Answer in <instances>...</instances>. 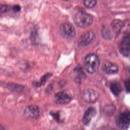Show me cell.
I'll list each match as a JSON object with an SVG mask.
<instances>
[{
    "label": "cell",
    "mask_w": 130,
    "mask_h": 130,
    "mask_svg": "<svg viewBox=\"0 0 130 130\" xmlns=\"http://www.w3.org/2000/svg\"><path fill=\"white\" fill-rule=\"evenodd\" d=\"M72 99V95L69 90H65L56 93L53 98L54 102L57 104L64 105L69 103Z\"/></svg>",
    "instance_id": "cell-4"
},
{
    "label": "cell",
    "mask_w": 130,
    "mask_h": 130,
    "mask_svg": "<svg viewBox=\"0 0 130 130\" xmlns=\"http://www.w3.org/2000/svg\"><path fill=\"white\" fill-rule=\"evenodd\" d=\"M75 75H76V77H77L76 78V79H77V80L78 79H82V78H83L84 77V75L83 74V72L82 71V70H77L76 72L75 73Z\"/></svg>",
    "instance_id": "cell-18"
},
{
    "label": "cell",
    "mask_w": 130,
    "mask_h": 130,
    "mask_svg": "<svg viewBox=\"0 0 130 130\" xmlns=\"http://www.w3.org/2000/svg\"><path fill=\"white\" fill-rule=\"evenodd\" d=\"M13 9L15 12H18L20 10V7L19 6H15L13 7Z\"/></svg>",
    "instance_id": "cell-20"
},
{
    "label": "cell",
    "mask_w": 130,
    "mask_h": 130,
    "mask_svg": "<svg viewBox=\"0 0 130 130\" xmlns=\"http://www.w3.org/2000/svg\"><path fill=\"white\" fill-rule=\"evenodd\" d=\"M24 114L25 116L28 118H37L39 115V108L36 105L28 106L25 109Z\"/></svg>",
    "instance_id": "cell-9"
},
{
    "label": "cell",
    "mask_w": 130,
    "mask_h": 130,
    "mask_svg": "<svg viewBox=\"0 0 130 130\" xmlns=\"http://www.w3.org/2000/svg\"><path fill=\"white\" fill-rule=\"evenodd\" d=\"M96 111L94 108L90 107L88 108L85 112L82 119V122L84 125H87L90 122L91 120L96 115Z\"/></svg>",
    "instance_id": "cell-10"
},
{
    "label": "cell",
    "mask_w": 130,
    "mask_h": 130,
    "mask_svg": "<svg viewBox=\"0 0 130 130\" xmlns=\"http://www.w3.org/2000/svg\"><path fill=\"white\" fill-rule=\"evenodd\" d=\"M95 38L94 33L92 31H88L84 33L80 38L78 44L81 47H84L91 43Z\"/></svg>",
    "instance_id": "cell-8"
},
{
    "label": "cell",
    "mask_w": 130,
    "mask_h": 130,
    "mask_svg": "<svg viewBox=\"0 0 130 130\" xmlns=\"http://www.w3.org/2000/svg\"><path fill=\"white\" fill-rule=\"evenodd\" d=\"M122 29L126 34L128 33L130 31V21H126L124 23H123Z\"/></svg>",
    "instance_id": "cell-16"
},
{
    "label": "cell",
    "mask_w": 130,
    "mask_h": 130,
    "mask_svg": "<svg viewBox=\"0 0 130 130\" xmlns=\"http://www.w3.org/2000/svg\"><path fill=\"white\" fill-rule=\"evenodd\" d=\"M116 125L121 129H127L130 125V112L126 111L121 113L116 120Z\"/></svg>",
    "instance_id": "cell-5"
},
{
    "label": "cell",
    "mask_w": 130,
    "mask_h": 130,
    "mask_svg": "<svg viewBox=\"0 0 130 130\" xmlns=\"http://www.w3.org/2000/svg\"><path fill=\"white\" fill-rule=\"evenodd\" d=\"M100 60L99 57L95 54H88L84 58V65L85 70L90 74L96 72L100 66Z\"/></svg>",
    "instance_id": "cell-1"
},
{
    "label": "cell",
    "mask_w": 130,
    "mask_h": 130,
    "mask_svg": "<svg viewBox=\"0 0 130 130\" xmlns=\"http://www.w3.org/2000/svg\"><path fill=\"white\" fill-rule=\"evenodd\" d=\"M63 1H69V0H63Z\"/></svg>",
    "instance_id": "cell-21"
},
{
    "label": "cell",
    "mask_w": 130,
    "mask_h": 130,
    "mask_svg": "<svg viewBox=\"0 0 130 130\" xmlns=\"http://www.w3.org/2000/svg\"><path fill=\"white\" fill-rule=\"evenodd\" d=\"M125 86L127 90L130 92V78H128L125 81Z\"/></svg>",
    "instance_id": "cell-19"
},
{
    "label": "cell",
    "mask_w": 130,
    "mask_h": 130,
    "mask_svg": "<svg viewBox=\"0 0 130 130\" xmlns=\"http://www.w3.org/2000/svg\"><path fill=\"white\" fill-rule=\"evenodd\" d=\"M119 51L125 56L130 54V35L124 37L119 44Z\"/></svg>",
    "instance_id": "cell-7"
},
{
    "label": "cell",
    "mask_w": 130,
    "mask_h": 130,
    "mask_svg": "<svg viewBox=\"0 0 130 130\" xmlns=\"http://www.w3.org/2000/svg\"><path fill=\"white\" fill-rule=\"evenodd\" d=\"M59 32L65 39L71 40L74 38L76 35L75 30L72 24L69 23H63L59 27Z\"/></svg>",
    "instance_id": "cell-3"
},
{
    "label": "cell",
    "mask_w": 130,
    "mask_h": 130,
    "mask_svg": "<svg viewBox=\"0 0 130 130\" xmlns=\"http://www.w3.org/2000/svg\"><path fill=\"white\" fill-rule=\"evenodd\" d=\"M102 35L103 37H105L106 39H109L111 37L110 32L108 28H104L102 31Z\"/></svg>",
    "instance_id": "cell-17"
},
{
    "label": "cell",
    "mask_w": 130,
    "mask_h": 130,
    "mask_svg": "<svg viewBox=\"0 0 130 130\" xmlns=\"http://www.w3.org/2000/svg\"><path fill=\"white\" fill-rule=\"evenodd\" d=\"M102 69L105 73L108 74H116L118 71V68L116 65L108 61L103 63Z\"/></svg>",
    "instance_id": "cell-11"
},
{
    "label": "cell",
    "mask_w": 130,
    "mask_h": 130,
    "mask_svg": "<svg viewBox=\"0 0 130 130\" xmlns=\"http://www.w3.org/2000/svg\"><path fill=\"white\" fill-rule=\"evenodd\" d=\"M51 75H52V74H49V73L45 75L43 77H42V78H41V80H40V82H39V83H36V86H42V85H43V84H44L46 83L47 80Z\"/></svg>",
    "instance_id": "cell-15"
},
{
    "label": "cell",
    "mask_w": 130,
    "mask_h": 130,
    "mask_svg": "<svg viewBox=\"0 0 130 130\" xmlns=\"http://www.w3.org/2000/svg\"><path fill=\"white\" fill-rule=\"evenodd\" d=\"M99 94L95 90L88 88L84 91L82 95L83 100L88 103H93L96 101L99 98Z\"/></svg>",
    "instance_id": "cell-6"
},
{
    "label": "cell",
    "mask_w": 130,
    "mask_h": 130,
    "mask_svg": "<svg viewBox=\"0 0 130 130\" xmlns=\"http://www.w3.org/2000/svg\"><path fill=\"white\" fill-rule=\"evenodd\" d=\"M110 89L115 95H118L121 92L122 88L120 84L118 82H113L110 84Z\"/></svg>",
    "instance_id": "cell-12"
},
{
    "label": "cell",
    "mask_w": 130,
    "mask_h": 130,
    "mask_svg": "<svg viewBox=\"0 0 130 130\" xmlns=\"http://www.w3.org/2000/svg\"><path fill=\"white\" fill-rule=\"evenodd\" d=\"M123 24V22L119 19L113 20L111 23V26L114 32L115 33L119 32L122 30Z\"/></svg>",
    "instance_id": "cell-13"
},
{
    "label": "cell",
    "mask_w": 130,
    "mask_h": 130,
    "mask_svg": "<svg viewBox=\"0 0 130 130\" xmlns=\"http://www.w3.org/2000/svg\"><path fill=\"white\" fill-rule=\"evenodd\" d=\"M75 24L80 27H86L90 26L93 21L92 16L85 12H77L74 18Z\"/></svg>",
    "instance_id": "cell-2"
},
{
    "label": "cell",
    "mask_w": 130,
    "mask_h": 130,
    "mask_svg": "<svg viewBox=\"0 0 130 130\" xmlns=\"http://www.w3.org/2000/svg\"><path fill=\"white\" fill-rule=\"evenodd\" d=\"M83 4L85 7L87 8H93L96 4V0H83Z\"/></svg>",
    "instance_id": "cell-14"
}]
</instances>
